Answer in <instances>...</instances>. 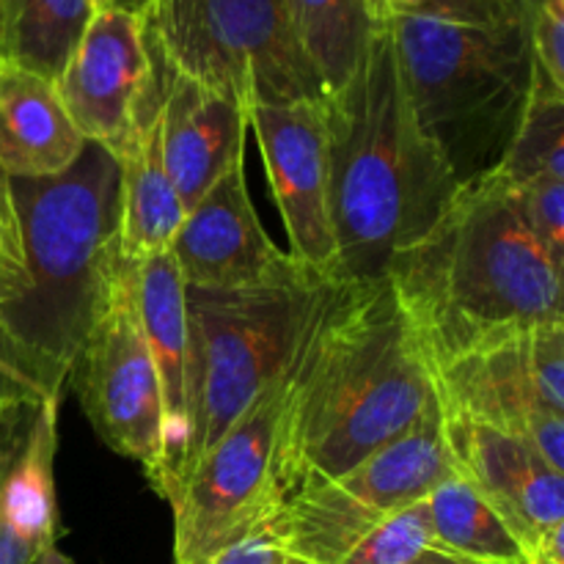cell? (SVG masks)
Segmentation results:
<instances>
[{
	"mask_svg": "<svg viewBox=\"0 0 564 564\" xmlns=\"http://www.w3.org/2000/svg\"><path fill=\"white\" fill-rule=\"evenodd\" d=\"M438 405L433 372L389 281H336L297 352L279 435L286 496L336 479Z\"/></svg>",
	"mask_w": 564,
	"mask_h": 564,
	"instance_id": "obj_1",
	"label": "cell"
},
{
	"mask_svg": "<svg viewBox=\"0 0 564 564\" xmlns=\"http://www.w3.org/2000/svg\"><path fill=\"white\" fill-rule=\"evenodd\" d=\"M430 372L564 323L562 264L534 240L499 174L463 185L386 270Z\"/></svg>",
	"mask_w": 564,
	"mask_h": 564,
	"instance_id": "obj_2",
	"label": "cell"
},
{
	"mask_svg": "<svg viewBox=\"0 0 564 564\" xmlns=\"http://www.w3.org/2000/svg\"><path fill=\"white\" fill-rule=\"evenodd\" d=\"M328 209L339 281L386 279L422 240L460 185L408 102L389 25L339 91L325 97Z\"/></svg>",
	"mask_w": 564,
	"mask_h": 564,
	"instance_id": "obj_3",
	"label": "cell"
},
{
	"mask_svg": "<svg viewBox=\"0 0 564 564\" xmlns=\"http://www.w3.org/2000/svg\"><path fill=\"white\" fill-rule=\"evenodd\" d=\"M416 124L457 185L499 171L532 97V0H430L389 20Z\"/></svg>",
	"mask_w": 564,
	"mask_h": 564,
	"instance_id": "obj_4",
	"label": "cell"
},
{
	"mask_svg": "<svg viewBox=\"0 0 564 564\" xmlns=\"http://www.w3.org/2000/svg\"><path fill=\"white\" fill-rule=\"evenodd\" d=\"M20 218L25 284L0 323L28 350L69 375L99 308L124 270L121 171L113 154L86 143L72 169L11 180Z\"/></svg>",
	"mask_w": 564,
	"mask_h": 564,
	"instance_id": "obj_5",
	"label": "cell"
},
{
	"mask_svg": "<svg viewBox=\"0 0 564 564\" xmlns=\"http://www.w3.org/2000/svg\"><path fill=\"white\" fill-rule=\"evenodd\" d=\"M334 284L312 275L237 292L185 286L187 446L180 490L226 430L290 372Z\"/></svg>",
	"mask_w": 564,
	"mask_h": 564,
	"instance_id": "obj_6",
	"label": "cell"
},
{
	"mask_svg": "<svg viewBox=\"0 0 564 564\" xmlns=\"http://www.w3.org/2000/svg\"><path fill=\"white\" fill-rule=\"evenodd\" d=\"M141 20L171 69L242 110L325 99L284 0H152Z\"/></svg>",
	"mask_w": 564,
	"mask_h": 564,
	"instance_id": "obj_7",
	"label": "cell"
},
{
	"mask_svg": "<svg viewBox=\"0 0 564 564\" xmlns=\"http://www.w3.org/2000/svg\"><path fill=\"white\" fill-rule=\"evenodd\" d=\"M455 474L444 413L435 405L341 477L303 479L268 523L297 562L341 564L378 523L424 501Z\"/></svg>",
	"mask_w": 564,
	"mask_h": 564,
	"instance_id": "obj_8",
	"label": "cell"
},
{
	"mask_svg": "<svg viewBox=\"0 0 564 564\" xmlns=\"http://www.w3.org/2000/svg\"><path fill=\"white\" fill-rule=\"evenodd\" d=\"M292 372L295 364L193 466L171 505L176 564H209L284 505L279 435Z\"/></svg>",
	"mask_w": 564,
	"mask_h": 564,
	"instance_id": "obj_9",
	"label": "cell"
},
{
	"mask_svg": "<svg viewBox=\"0 0 564 564\" xmlns=\"http://www.w3.org/2000/svg\"><path fill=\"white\" fill-rule=\"evenodd\" d=\"M433 386L444 416L523 441L564 474V323L468 352Z\"/></svg>",
	"mask_w": 564,
	"mask_h": 564,
	"instance_id": "obj_10",
	"label": "cell"
},
{
	"mask_svg": "<svg viewBox=\"0 0 564 564\" xmlns=\"http://www.w3.org/2000/svg\"><path fill=\"white\" fill-rule=\"evenodd\" d=\"M94 433L141 463L149 482L163 479V402L135 297V264H124L88 328L66 378Z\"/></svg>",
	"mask_w": 564,
	"mask_h": 564,
	"instance_id": "obj_11",
	"label": "cell"
},
{
	"mask_svg": "<svg viewBox=\"0 0 564 564\" xmlns=\"http://www.w3.org/2000/svg\"><path fill=\"white\" fill-rule=\"evenodd\" d=\"M169 253L193 290H259L319 275L270 240L248 196L242 160L187 209Z\"/></svg>",
	"mask_w": 564,
	"mask_h": 564,
	"instance_id": "obj_12",
	"label": "cell"
},
{
	"mask_svg": "<svg viewBox=\"0 0 564 564\" xmlns=\"http://www.w3.org/2000/svg\"><path fill=\"white\" fill-rule=\"evenodd\" d=\"M270 191L290 237V257L323 279L336 275V242L328 209V124L325 99L248 110Z\"/></svg>",
	"mask_w": 564,
	"mask_h": 564,
	"instance_id": "obj_13",
	"label": "cell"
},
{
	"mask_svg": "<svg viewBox=\"0 0 564 564\" xmlns=\"http://www.w3.org/2000/svg\"><path fill=\"white\" fill-rule=\"evenodd\" d=\"M149 75L152 61L141 17L99 9L55 88L77 132L119 154L141 121Z\"/></svg>",
	"mask_w": 564,
	"mask_h": 564,
	"instance_id": "obj_14",
	"label": "cell"
},
{
	"mask_svg": "<svg viewBox=\"0 0 564 564\" xmlns=\"http://www.w3.org/2000/svg\"><path fill=\"white\" fill-rule=\"evenodd\" d=\"M455 471L521 543L527 562L564 529V474L523 441L485 424L444 416Z\"/></svg>",
	"mask_w": 564,
	"mask_h": 564,
	"instance_id": "obj_15",
	"label": "cell"
},
{
	"mask_svg": "<svg viewBox=\"0 0 564 564\" xmlns=\"http://www.w3.org/2000/svg\"><path fill=\"white\" fill-rule=\"evenodd\" d=\"M149 50L163 72V102H160L163 163L187 213L246 154L248 110L226 99L224 94L171 69L152 44Z\"/></svg>",
	"mask_w": 564,
	"mask_h": 564,
	"instance_id": "obj_16",
	"label": "cell"
},
{
	"mask_svg": "<svg viewBox=\"0 0 564 564\" xmlns=\"http://www.w3.org/2000/svg\"><path fill=\"white\" fill-rule=\"evenodd\" d=\"M135 297L163 402V479L158 494L174 505L187 446V306L185 281L169 251L135 264Z\"/></svg>",
	"mask_w": 564,
	"mask_h": 564,
	"instance_id": "obj_17",
	"label": "cell"
},
{
	"mask_svg": "<svg viewBox=\"0 0 564 564\" xmlns=\"http://www.w3.org/2000/svg\"><path fill=\"white\" fill-rule=\"evenodd\" d=\"M61 400L0 411V518L39 549L58 545L55 452Z\"/></svg>",
	"mask_w": 564,
	"mask_h": 564,
	"instance_id": "obj_18",
	"label": "cell"
},
{
	"mask_svg": "<svg viewBox=\"0 0 564 564\" xmlns=\"http://www.w3.org/2000/svg\"><path fill=\"white\" fill-rule=\"evenodd\" d=\"M149 61H152V75H149L141 121L121 152L113 154L121 171V259L127 264H141L143 259L169 251L171 240L185 220V207L176 196L174 182L169 180L163 141H160L163 72L152 50Z\"/></svg>",
	"mask_w": 564,
	"mask_h": 564,
	"instance_id": "obj_19",
	"label": "cell"
},
{
	"mask_svg": "<svg viewBox=\"0 0 564 564\" xmlns=\"http://www.w3.org/2000/svg\"><path fill=\"white\" fill-rule=\"evenodd\" d=\"M53 80L0 64V169L11 180H44L75 165L86 149Z\"/></svg>",
	"mask_w": 564,
	"mask_h": 564,
	"instance_id": "obj_20",
	"label": "cell"
},
{
	"mask_svg": "<svg viewBox=\"0 0 564 564\" xmlns=\"http://www.w3.org/2000/svg\"><path fill=\"white\" fill-rule=\"evenodd\" d=\"M292 33L325 97L339 91L389 25L380 0H284Z\"/></svg>",
	"mask_w": 564,
	"mask_h": 564,
	"instance_id": "obj_21",
	"label": "cell"
},
{
	"mask_svg": "<svg viewBox=\"0 0 564 564\" xmlns=\"http://www.w3.org/2000/svg\"><path fill=\"white\" fill-rule=\"evenodd\" d=\"M97 11V0H0V64L55 83Z\"/></svg>",
	"mask_w": 564,
	"mask_h": 564,
	"instance_id": "obj_22",
	"label": "cell"
},
{
	"mask_svg": "<svg viewBox=\"0 0 564 564\" xmlns=\"http://www.w3.org/2000/svg\"><path fill=\"white\" fill-rule=\"evenodd\" d=\"M427 507L438 549L482 564H529L516 534L460 474L435 488Z\"/></svg>",
	"mask_w": 564,
	"mask_h": 564,
	"instance_id": "obj_23",
	"label": "cell"
},
{
	"mask_svg": "<svg viewBox=\"0 0 564 564\" xmlns=\"http://www.w3.org/2000/svg\"><path fill=\"white\" fill-rule=\"evenodd\" d=\"M496 174L510 182L540 176L564 182V88H556L540 69L516 138Z\"/></svg>",
	"mask_w": 564,
	"mask_h": 564,
	"instance_id": "obj_24",
	"label": "cell"
},
{
	"mask_svg": "<svg viewBox=\"0 0 564 564\" xmlns=\"http://www.w3.org/2000/svg\"><path fill=\"white\" fill-rule=\"evenodd\" d=\"M69 375L47 358L28 350L0 323V411L28 402L61 400Z\"/></svg>",
	"mask_w": 564,
	"mask_h": 564,
	"instance_id": "obj_25",
	"label": "cell"
},
{
	"mask_svg": "<svg viewBox=\"0 0 564 564\" xmlns=\"http://www.w3.org/2000/svg\"><path fill=\"white\" fill-rule=\"evenodd\" d=\"M430 545H435V534L424 499L378 523L341 564H411Z\"/></svg>",
	"mask_w": 564,
	"mask_h": 564,
	"instance_id": "obj_26",
	"label": "cell"
},
{
	"mask_svg": "<svg viewBox=\"0 0 564 564\" xmlns=\"http://www.w3.org/2000/svg\"><path fill=\"white\" fill-rule=\"evenodd\" d=\"M496 174V171H494ZM501 176V174H499ZM505 180V176H501ZM510 198L516 204L518 215L532 231L534 240L551 253L556 264L564 262V182L549 180H527V182H510Z\"/></svg>",
	"mask_w": 564,
	"mask_h": 564,
	"instance_id": "obj_27",
	"label": "cell"
},
{
	"mask_svg": "<svg viewBox=\"0 0 564 564\" xmlns=\"http://www.w3.org/2000/svg\"><path fill=\"white\" fill-rule=\"evenodd\" d=\"M25 284V264H22L20 218H17L11 176L0 169V308L14 301Z\"/></svg>",
	"mask_w": 564,
	"mask_h": 564,
	"instance_id": "obj_28",
	"label": "cell"
},
{
	"mask_svg": "<svg viewBox=\"0 0 564 564\" xmlns=\"http://www.w3.org/2000/svg\"><path fill=\"white\" fill-rule=\"evenodd\" d=\"M532 47L538 69L564 88V0H532Z\"/></svg>",
	"mask_w": 564,
	"mask_h": 564,
	"instance_id": "obj_29",
	"label": "cell"
},
{
	"mask_svg": "<svg viewBox=\"0 0 564 564\" xmlns=\"http://www.w3.org/2000/svg\"><path fill=\"white\" fill-rule=\"evenodd\" d=\"M209 564H303L295 556L286 554V549L281 545V540L275 538V532L270 529V523H259L253 532H248L246 538L237 540L235 545L224 551V554L215 556Z\"/></svg>",
	"mask_w": 564,
	"mask_h": 564,
	"instance_id": "obj_30",
	"label": "cell"
},
{
	"mask_svg": "<svg viewBox=\"0 0 564 564\" xmlns=\"http://www.w3.org/2000/svg\"><path fill=\"white\" fill-rule=\"evenodd\" d=\"M42 554V549L28 540H22L9 523L0 518V564H33Z\"/></svg>",
	"mask_w": 564,
	"mask_h": 564,
	"instance_id": "obj_31",
	"label": "cell"
},
{
	"mask_svg": "<svg viewBox=\"0 0 564 564\" xmlns=\"http://www.w3.org/2000/svg\"><path fill=\"white\" fill-rule=\"evenodd\" d=\"M411 564H482V562L466 560V556L452 554V551L438 549V545H430V549L422 551V554H419Z\"/></svg>",
	"mask_w": 564,
	"mask_h": 564,
	"instance_id": "obj_32",
	"label": "cell"
},
{
	"mask_svg": "<svg viewBox=\"0 0 564 564\" xmlns=\"http://www.w3.org/2000/svg\"><path fill=\"white\" fill-rule=\"evenodd\" d=\"M424 3H430V0H380V6H383V11L389 20L397 14H408V11L422 9Z\"/></svg>",
	"mask_w": 564,
	"mask_h": 564,
	"instance_id": "obj_33",
	"label": "cell"
},
{
	"mask_svg": "<svg viewBox=\"0 0 564 564\" xmlns=\"http://www.w3.org/2000/svg\"><path fill=\"white\" fill-rule=\"evenodd\" d=\"M33 564H75V562H72L64 551H58V545H50V549H44L42 554H39V560Z\"/></svg>",
	"mask_w": 564,
	"mask_h": 564,
	"instance_id": "obj_34",
	"label": "cell"
},
{
	"mask_svg": "<svg viewBox=\"0 0 564 564\" xmlns=\"http://www.w3.org/2000/svg\"><path fill=\"white\" fill-rule=\"evenodd\" d=\"M152 6V0H113V9H121V11H130V14H138L143 17V11Z\"/></svg>",
	"mask_w": 564,
	"mask_h": 564,
	"instance_id": "obj_35",
	"label": "cell"
},
{
	"mask_svg": "<svg viewBox=\"0 0 564 564\" xmlns=\"http://www.w3.org/2000/svg\"><path fill=\"white\" fill-rule=\"evenodd\" d=\"M99 9H113V0H97Z\"/></svg>",
	"mask_w": 564,
	"mask_h": 564,
	"instance_id": "obj_36",
	"label": "cell"
}]
</instances>
